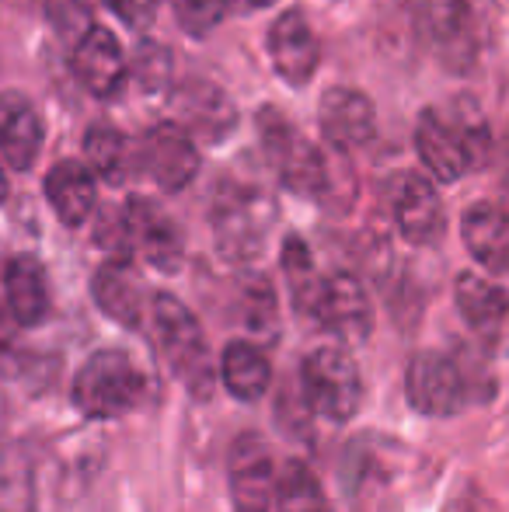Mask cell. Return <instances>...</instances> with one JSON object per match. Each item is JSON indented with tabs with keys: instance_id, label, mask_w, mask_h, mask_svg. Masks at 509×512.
Instances as JSON below:
<instances>
[{
	"instance_id": "cell-1",
	"label": "cell",
	"mask_w": 509,
	"mask_h": 512,
	"mask_svg": "<svg viewBox=\"0 0 509 512\" xmlns=\"http://www.w3.org/2000/svg\"><path fill=\"white\" fill-rule=\"evenodd\" d=\"M154 335L171 373L182 380L185 391L192 398H210L213 384H217V370H213L210 349H206V335L192 317V310L171 293L154 297Z\"/></svg>"
},
{
	"instance_id": "cell-2",
	"label": "cell",
	"mask_w": 509,
	"mask_h": 512,
	"mask_svg": "<svg viewBox=\"0 0 509 512\" xmlns=\"http://www.w3.org/2000/svg\"><path fill=\"white\" fill-rule=\"evenodd\" d=\"M143 398V373L123 349H102L77 370L74 405L84 418H116Z\"/></svg>"
},
{
	"instance_id": "cell-3",
	"label": "cell",
	"mask_w": 509,
	"mask_h": 512,
	"mask_svg": "<svg viewBox=\"0 0 509 512\" xmlns=\"http://www.w3.org/2000/svg\"><path fill=\"white\" fill-rule=\"evenodd\" d=\"M304 401L328 422H349L363 405V377L356 359L339 345H325V349L311 352L304 359Z\"/></svg>"
},
{
	"instance_id": "cell-4",
	"label": "cell",
	"mask_w": 509,
	"mask_h": 512,
	"mask_svg": "<svg viewBox=\"0 0 509 512\" xmlns=\"http://www.w3.org/2000/svg\"><path fill=\"white\" fill-rule=\"evenodd\" d=\"M258 136H262L265 157L279 171V182L286 189L297 196H318L325 189V161H321L318 147L286 115H279L276 108H262Z\"/></svg>"
},
{
	"instance_id": "cell-5",
	"label": "cell",
	"mask_w": 509,
	"mask_h": 512,
	"mask_svg": "<svg viewBox=\"0 0 509 512\" xmlns=\"http://www.w3.org/2000/svg\"><path fill=\"white\" fill-rule=\"evenodd\" d=\"M419 35L450 74H468L478 60V25L464 0H422Z\"/></svg>"
},
{
	"instance_id": "cell-6",
	"label": "cell",
	"mask_w": 509,
	"mask_h": 512,
	"mask_svg": "<svg viewBox=\"0 0 509 512\" xmlns=\"http://www.w3.org/2000/svg\"><path fill=\"white\" fill-rule=\"evenodd\" d=\"M405 394L419 415L447 418L475 398V387L457 359L443 352H415L405 373Z\"/></svg>"
},
{
	"instance_id": "cell-7",
	"label": "cell",
	"mask_w": 509,
	"mask_h": 512,
	"mask_svg": "<svg viewBox=\"0 0 509 512\" xmlns=\"http://www.w3.org/2000/svg\"><path fill=\"white\" fill-rule=\"evenodd\" d=\"M485 129L478 126H454V122L443 119L436 108H426L419 115V126H415V150L422 157V168L436 178V182H457L464 178V171L478 161L475 140Z\"/></svg>"
},
{
	"instance_id": "cell-8",
	"label": "cell",
	"mask_w": 509,
	"mask_h": 512,
	"mask_svg": "<svg viewBox=\"0 0 509 512\" xmlns=\"http://www.w3.org/2000/svg\"><path fill=\"white\" fill-rule=\"evenodd\" d=\"M272 223V206L265 196L252 189H224L217 196V209H213V230H217V244L227 258H245L258 255L265 241V230Z\"/></svg>"
},
{
	"instance_id": "cell-9",
	"label": "cell",
	"mask_w": 509,
	"mask_h": 512,
	"mask_svg": "<svg viewBox=\"0 0 509 512\" xmlns=\"http://www.w3.org/2000/svg\"><path fill=\"white\" fill-rule=\"evenodd\" d=\"M391 209H394V223H398V234L405 237L408 244L429 248V244L440 241L443 230H447L440 192H436V185L429 182L422 171H405V175H398Z\"/></svg>"
},
{
	"instance_id": "cell-10",
	"label": "cell",
	"mask_w": 509,
	"mask_h": 512,
	"mask_svg": "<svg viewBox=\"0 0 509 512\" xmlns=\"http://www.w3.org/2000/svg\"><path fill=\"white\" fill-rule=\"evenodd\" d=\"M140 164L161 192H182L199 171L196 140L175 119L154 126L140 143Z\"/></svg>"
},
{
	"instance_id": "cell-11",
	"label": "cell",
	"mask_w": 509,
	"mask_h": 512,
	"mask_svg": "<svg viewBox=\"0 0 509 512\" xmlns=\"http://www.w3.org/2000/svg\"><path fill=\"white\" fill-rule=\"evenodd\" d=\"M175 122L199 143H220L238 126V108L224 95V88L210 81H189L171 98Z\"/></svg>"
},
{
	"instance_id": "cell-12",
	"label": "cell",
	"mask_w": 509,
	"mask_h": 512,
	"mask_svg": "<svg viewBox=\"0 0 509 512\" xmlns=\"http://www.w3.org/2000/svg\"><path fill=\"white\" fill-rule=\"evenodd\" d=\"M126 223H129V237H133V248L147 258V265H154L161 272L182 269V258H185L182 227L154 199H140V196L129 199Z\"/></svg>"
},
{
	"instance_id": "cell-13",
	"label": "cell",
	"mask_w": 509,
	"mask_h": 512,
	"mask_svg": "<svg viewBox=\"0 0 509 512\" xmlns=\"http://www.w3.org/2000/svg\"><path fill=\"white\" fill-rule=\"evenodd\" d=\"M269 56L276 74L290 88H304L318 74L321 60V42L318 32L311 28V21L300 11H286L283 18H276V25L269 28Z\"/></svg>"
},
{
	"instance_id": "cell-14",
	"label": "cell",
	"mask_w": 509,
	"mask_h": 512,
	"mask_svg": "<svg viewBox=\"0 0 509 512\" xmlns=\"http://www.w3.org/2000/svg\"><path fill=\"white\" fill-rule=\"evenodd\" d=\"M74 74L95 98L119 95L129 74V60H126L123 46H119L116 32H109V28H102V25H91L88 32L77 39Z\"/></svg>"
},
{
	"instance_id": "cell-15",
	"label": "cell",
	"mask_w": 509,
	"mask_h": 512,
	"mask_svg": "<svg viewBox=\"0 0 509 512\" xmlns=\"http://www.w3.org/2000/svg\"><path fill=\"white\" fill-rule=\"evenodd\" d=\"M318 122L328 143L342 150H360L374 140L377 133V112L363 91L356 88H332L321 95Z\"/></svg>"
},
{
	"instance_id": "cell-16",
	"label": "cell",
	"mask_w": 509,
	"mask_h": 512,
	"mask_svg": "<svg viewBox=\"0 0 509 512\" xmlns=\"http://www.w3.org/2000/svg\"><path fill=\"white\" fill-rule=\"evenodd\" d=\"M457 307L478 338L492 349H509V293L478 272L457 276Z\"/></svg>"
},
{
	"instance_id": "cell-17",
	"label": "cell",
	"mask_w": 509,
	"mask_h": 512,
	"mask_svg": "<svg viewBox=\"0 0 509 512\" xmlns=\"http://www.w3.org/2000/svg\"><path fill=\"white\" fill-rule=\"evenodd\" d=\"M276 499L272 453L255 436H241L231 450V502L234 512H269Z\"/></svg>"
},
{
	"instance_id": "cell-18",
	"label": "cell",
	"mask_w": 509,
	"mask_h": 512,
	"mask_svg": "<svg viewBox=\"0 0 509 512\" xmlns=\"http://www.w3.org/2000/svg\"><path fill=\"white\" fill-rule=\"evenodd\" d=\"M318 324L342 338V342H363L374 331V307L363 290V283L349 272H335L325 279V297H321Z\"/></svg>"
},
{
	"instance_id": "cell-19",
	"label": "cell",
	"mask_w": 509,
	"mask_h": 512,
	"mask_svg": "<svg viewBox=\"0 0 509 512\" xmlns=\"http://www.w3.org/2000/svg\"><path fill=\"white\" fill-rule=\"evenodd\" d=\"M46 126L39 108L21 91H0V154L14 171H28L39 161Z\"/></svg>"
},
{
	"instance_id": "cell-20",
	"label": "cell",
	"mask_w": 509,
	"mask_h": 512,
	"mask_svg": "<svg viewBox=\"0 0 509 512\" xmlns=\"http://www.w3.org/2000/svg\"><path fill=\"white\" fill-rule=\"evenodd\" d=\"M464 248L489 272H509V213L496 203H475L461 216Z\"/></svg>"
},
{
	"instance_id": "cell-21",
	"label": "cell",
	"mask_w": 509,
	"mask_h": 512,
	"mask_svg": "<svg viewBox=\"0 0 509 512\" xmlns=\"http://www.w3.org/2000/svg\"><path fill=\"white\" fill-rule=\"evenodd\" d=\"M46 199L60 223L67 227H84L95 213L98 189H95V171L84 161H60L46 175Z\"/></svg>"
},
{
	"instance_id": "cell-22",
	"label": "cell",
	"mask_w": 509,
	"mask_h": 512,
	"mask_svg": "<svg viewBox=\"0 0 509 512\" xmlns=\"http://www.w3.org/2000/svg\"><path fill=\"white\" fill-rule=\"evenodd\" d=\"M91 293H95V304L119 321L123 328H140L143 321V286L136 279L129 258H112L102 269L95 272V283H91Z\"/></svg>"
},
{
	"instance_id": "cell-23",
	"label": "cell",
	"mask_w": 509,
	"mask_h": 512,
	"mask_svg": "<svg viewBox=\"0 0 509 512\" xmlns=\"http://www.w3.org/2000/svg\"><path fill=\"white\" fill-rule=\"evenodd\" d=\"M4 300L21 324H42L49 314V279L32 255H14L4 269Z\"/></svg>"
},
{
	"instance_id": "cell-24",
	"label": "cell",
	"mask_w": 509,
	"mask_h": 512,
	"mask_svg": "<svg viewBox=\"0 0 509 512\" xmlns=\"http://www.w3.org/2000/svg\"><path fill=\"white\" fill-rule=\"evenodd\" d=\"M220 380L238 401H258L272 384V363L255 342H231L220 356Z\"/></svg>"
},
{
	"instance_id": "cell-25",
	"label": "cell",
	"mask_w": 509,
	"mask_h": 512,
	"mask_svg": "<svg viewBox=\"0 0 509 512\" xmlns=\"http://www.w3.org/2000/svg\"><path fill=\"white\" fill-rule=\"evenodd\" d=\"M283 276H286V290H290L297 314L318 321L321 297H325V279L314 272V258H311V251H307V244L300 241V237H286V244H283Z\"/></svg>"
},
{
	"instance_id": "cell-26",
	"label": "cell",
	"mask_w": 509,
	"mask_h": 512,
	"mask_svg": "<svg viewBox=\"0 0 509 512\" xmlns=\"http://www.w3.org/2000/svg\"><path fill=\"white\" fill-rule=\"evenodd\" d=\"M276 512H332L321 481L300 460H290L276 478Z\"/></svg>"
},
{
	"instance_id": "cell-27",
	"label": "cell",
	"mask_w": 509,
	"mask_h": 512,
	"mask_svg": "<svg viewBox=\"0 0 509 512\" xmlns=\"http://www.w3.org/2000/svg\"><path fill=\"white\" fill-rule=\"evenodd\" d=\"M126 136L119 133V129H109V126H95L88 129V136H84V157H88V168L95 171V175L109 178V182H116V178H123L126 171Z\"/></svg>"
},
{
	"instance_id": "cell-28",
	"label": "cell",
	"mask_w": 509,
	"mask_h": 512,
	"mask_svg": "<svg viewBox=\"0 0 509 512\" xmlns=\"http://www.w3.org/2000/svg\"><path fill=\"white\" fill-rule=\"evenodd\" d=\"M245 321L248 328L258 335H276V321H279V304H276V290H272L269 279H252L245 290Z\"/></svg>"
},
{
	"instance_id": "cell-29",
	"label": "cell",
	"mask_w": 509,
	"mask_h": 512,
	"mask_svg": "<svg viewBox=\"0 0 509 512\" xmlns=\"http://www.w3.org/2000/svg\"><path fill=\"white\" fill-rule=\"evenodd\" d=\"M171 4H175V18L185 32L210 35L220 25V18H224L227 0H171Z\"/></svg>"
},
{
	"instance_id": "cell-30",
	"label": "cell",
	"mask_w": 509,
	"mask_h": 512,
	"mask_svg": "<svg viewBox=\"0 0 509 512\" xmlns=\"http://www.w3.org/2000/svg\"><path fill=\"white\" fill-rule=\"evenodd\" d=\"M46 18L63 39H81L91 21V0H46Z\"/></svg>"
},
{
	"instance_id": "cell-31",
	"label": "cell",
	"mask_w": 509,
	"mask_h": 512,
	"mask_svg": "<svg viewBox=\"0 0 509 512\" xmlns=\"http://www.w3.org/2000/svg\"><path fill=\"white\" fill-rule=\"evenodd\" d=\"M136 70H140V81L147 91H161L164 84L171 81L168 53H164L161 46H154V42H143L140 46V63H136Z\"/></svg>"
},
{
	"instance_id": "cell-32",
	"label": "cell",
	"mask_w": 509,
	"mask_h": 512,
	"mask_svg": "<svg viewBox=\"0 0 509 512\" xmlns=\"http://www.w3.org/2000/svg\"><path fill=\"white\" fill-rule=\"evenodd\" d=\"M105 4H109V11L116 14L123 25L136 28V32L150 28V21H154V14H157V0H105Z\"/></svg>"
},
{
	"instance_id": "cell-33",
	"label": "cell",
	"mask_w": 509,
	"mask_h": 512,
	"mask_svg": "<svg viewBox=\"0 0 509 512\" xmlns=\"http://www.w3.org/2000/svg\"><path fill=\"white\" fill-rule=\"evenodd\" d=\"M18 317H14V310L7 307V300H0V356H7V352L14 349V335H18Z\"/></svg>"
},
{
	"instance_id": "cell-34",
	"label": "cell",
	"mask_w": 509,
	"mask_h": 512,
	"mask_svg": "<svg viewBox=\"0 0 509 512\" xmlns=\"http://www.w3.org/2000/svg\"><path fill=\"white\" fill-rule=\"evenodd\" d=\"M7 192H11L7 189V175H4V168H0V206L7 203Z\"/></svg>"
},
{
	"instance_id": "cell-35",
	"label": "cell",
	"mask_w": 509,
	"mask_h": 512,
	"mask_svg": "<svg viewBox=\"0 0 509 512\" xmlns=\"http://www.w3.org/2000/svg\"><path fill=\"white\" fill-rule=\"evenodd\" d=\"M255 7H269V4H276V0H252Z\"/></svg>"
},
{
	"instance_id": "cell-36",
	"label": "cell",
	"mask_w": 509,
	"mask_h": 512,
	"mask_svg": "<svg viewBox=\"0 0 509 512\" xmlns=\"http://www.w3.org/2000/svg\"><path fill=\"white\" fill-rule=\"evenodd\" d=\"M506 164H509V133H506Z\"/></svg>"
}]
</instances>
